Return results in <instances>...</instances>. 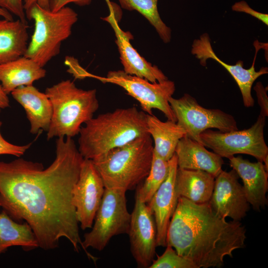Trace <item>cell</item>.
Returning <instances> with one entry per match:
<instances>
[{
	"instance_id": "5b68a950",
	"label": "cell",
	"mask_w": 268,
	"mask_h": 268,
	"mask_svg": "<svg viewBox=\"0 0 268 268\" xmlns=\"http://www.w3.org/2000/svg\"><path fill=\"white\" fill-rule=\"evenodd\" d=\"M45 93L53 109L48 140L78 134L82 125L93 117L99 106L96 89L79 88L69 79L47 87Z\"/></svg>"
},
{
	"instance_id": "44dd1931",
	"label": "cell",
	"mask_w": 268,
	"mask_h": 268,
	"mask_svg": "<svg viewBox=\"0 0 268 268\" xmlns=\"http://www.w3.org/2000/svg\"><path fill=\"white\" fill-rule=\"evenodd\" d=\"M215 178L203 170L178 167L175 180L177 195L196 203L208 202L213 192Z\"/></svg>"
},
{
	"instance_id": "1f68e13d",
	"label": "cell",
	"mask_w": 268,
	"mask_h": 268,
	"mask_svg": "<svg viewBox=\"0 0 268 268\" xmlns=\"http://www.w3.org/2000/svg\"><path fill=\"white\" fill-rule=\"evenodd\" d=\"M93 0H49L50 9L56 11L70 3L83 6L90 4Z\"/></svg>"
},
{
	"instance_id": "d590c367",
	"label": "cell",
	"mask_w": 268,
	"mask_h": 268,
	"mask_svg": "<svg viewBox=\"0 0 268 268\" xmlns=\"http://www.w3.org/2000/svg\"><path fill=\"white\" fill-rule=\"evenodd\" d=\"M0 208H1V206H0V212H1V211H0Z\"/></svg>"
},
{
	"instance_id": "603a6c76",
	"label": "cell",
	"mask_w": 268,
	"mask_h": 268,
	"mask_svg": "<svg viewBox=\"0 0 268 268\" xmlns=\"http://www.w3.org/2000/svg\"><path fill=\"white\" fill-rule=\"evenodd\" d=\"M27 26L19 19H0V64L24 56L28 44Z\"/></svg>"
},
{
	"instance_id": "4316f807",
	"label": "cell",
	"mask_w": 268,
	"mask_h": 268,
	"mask_svg": "<svg viewBox=\"0 0 268 268\" xmlns=\"http://www.w3.org/2000/svg\"><path fill=\"white\" fill-rule=\"evenodd\" d=\"M149 268H197L190 260L179 255L174 248L166 245L162 255L153 261Z\"/></svg>"
},
{
	"instance_id": "ffe728a7",
	"label": "cell",
	"mask_w": 268,
	"mask_h": 268,
	"mask_svg": "<svg viewBox=\"0 0 268 268\" xmlns=\"http://www.w3.org/2000/svg\"><path fill=\"white\" fill-rule=\"evenodd\" d=\"M46 75L43 67L24 56L0 64V82L7 95L19 87L32 85Z\"/></svg>"
},
{
	"instance_id": "e575fe53",
	"label": "cell",
	"mask_w": 268,
	"mask_h": 268,
	"mask_svg": "<svg viewBox=\"0 0 268 268\" xmlns=\"http://www.w3.org/2000/svg\"><path fill=\"white\" fill-rule=\"evenodd\" d=\"M0 18L13 20L12 15L7 10L0 7Z\"/></svg>"
},
{
	"instance_id": "277c9868",
	"label": "cell",
	"mask_w": 268,
	"mask_h": 268,
	"mask_svg": "<svg viewBox=\"0 0 268 268\" xmlns=\"http://www.w3.org/2000/svg\"><path fill=\"white\" fill-rule=\"evenodd\" d=\"M153 145L148 133L92 160L105 188L133 190L148 175Z\"/></svg>"
},
{
	"instance_id": "7c38bea8",
	"label": "cell",
	"mask_w": 268,
	"mask_h": 268,
	"mask_svg": "<svg viewBox=\"0 0 268 268\" xmlns=\"http://www.w3.org/2000/svg\"><path fill=\"white\" fill-rule=\"evenodd\" d=\"M131 214L129 236L131 253L137 267L149 268L154 260L156 245V227L147 203L135 196Z\"/></svg>"
},
{
	"instance_id": "83f0119b",
	"label": "cell",
	"mask_w": 268,
	"mask_h": 268,
	"mask_svg": "<svg viewBox=\"0 0 268 268\" xmlns=\"http://www.w3.org/2000/svg\"><path fill=\"white\" fill-rule=\"evenodd\" d=\"M2 122L0 121V129ZM31 143L24 145L13 144L2 137L0 131V155L8 154L20 157L31 146Z\"/></svg>"
},
{
	"instance_id": "ac0fdd59",
	"label": "cell",
	"mask_w": 268,
	"mask_h": 268,
	"mask_svg": "<svg viewBox=\"0 0 268 268\" xmlns=\"http://www.w3.org/2000/svg\"><path fill=\"white\" fill-rule=\"evenodd\" d=\"M13 98L24 109L30 122V132L37 134L40 130L47 132L52 119V103L45 93L32 85L19 87L11 92Z\"/></svg>"
},
{
	"instance_id": "8fae6325",
	"label": "cell",
	"mask_w": 268,
	"mask_h": 268,
	"mask_svg": "<svg viewBox=\"0 0 268 268\" xmlns=\"http://www.w3.org/2000/svg\"><path fill=\"white\" fill-rule=\"evenodd\" d=\"M102 178L91 159H83L72 190V203L82 230L91 228L105 191Z\"/></svg>"
},
{
	"instance_id": "d6a6232c",
	"label": "cell",
	"mask_w": 268,
	"mask_h": 268,
	"mask_svg": "<svg viewBox=\"0 0 268 268\" xmlns=\"http://www.w3.org/2000/svg\"><path fill=\"white\" fill-rule=\"evenodd\" d=\"M25 11L27 10L34 4H37L41 7L50 9L49 0H23Z\"/></svg>"
},
{
	"instance_id": "f1b7e54d",
	"label": "cell",
	"mask_w": 268,
	"mask_h": 268,
	"mask_svg": "<svg viewBox=\"0 0 268 268\" xmlns=\"http://www.w3.org/2000/svg\"><path fill=\"white\" fill-rule=\"evenodd\" d=\"M0 7L14 15L21 21L27 22L23 0H0Z\"/></svg>"
},
{
	"instance_id": "52a82bcc",
	"label": "cell",
	"mask_w": 268,
	"mask_h": 268,
	"mask_svg": "<svg viewBox=\"0 0 268 268\" xmlns=\"http://www.w3.org/2000/svg\"><path fill=\"white\" fill-rule=\"evenodd\" d=\"M126 193L122 189H105L92 229L84 235L82 248L94 263L98 258L89 253L87 248L102 251L113 237L129 233L131 214L127 209Z\"/></svg>"
},
{
	"instance_id": "9a60e30c",
	"label": "cell",
	"mask_w": 268,
	"mask_h": 268,
	"mask_svg": "<svg viewBox=\"0 0 268 268\" xmlns=\"http://www.w3.org/2000/svg\"><path fill=\"white\" fill-rule=\"evenodd\" d=\"M191 53L200 60L202 66L206 65V60L212 59L224 67L236 82L241 91L243 104L246 107H252L255 102L251 89L254 81L260 76L268 73L267 67H262L256 71L255 60L250 68L243 67V62L238 61L234 65L226 64L218 58L214 52L211 44L210 38L207 33L201 34L199 38L195 39L192 46Z\"/></svg>"
},
{
	"instance_id": "4fadbf2b",
	"label": "cell",
	"mask_w": 268,
	"mask_h": 268,
	"mask_svg": "<svg viewBox=\"0 0 268 268\" xmlns=\"http://www.w3.org/2000/svg\"><path fill=\"white\" fill-rule=\"evenodd\" d=\"M238 178L233 169L229 172L222 170L215 178L213 192L208 202L216 213L234 221H240L244 218L250 208Z\"/></svg>"
},
{
	"instance_id": "7402d4cb",
	"label": "cell",
	"mask_w": 268,
	"mask_h": 268,
	"mask_svg": "<svg viewBox=\"0 0 268 268\" xmlns=\"http://www.w3.org/2000/svg\"><path fill=\"white\" fill-rule=\"evenodd\" d=\"M146 122L147 132L154 141V152L168 161L175 153L179 141L186 135L185 131L177 122H163L153 114H146Z\"/></svg>"
},
{
	"instance_id": "d4e9b609",
	"label": "cell",
	"mask_w": 268,
	"mask_h": 268,
	"mask_svg": "<svg viewBox=\"0 0 268 268\" xmlns=\"http://www.w3.org/2000/svg\"><path fill=\"white\" fill-rule=\"evenodd\" d=\"M126 10H136L142 15L154 27L165 43L170 42L171 30L161 19L157 7L158 0H118Z\"/></svg>"
},
{
	"instance_id": "8d00e7d4",
	"label": "cell",
	"mask_w": 268,
	"mask_h": 268,
	"mask_svg": "<svg viewBox=\"0 0 268 268\" xmlns=\"http://www.w3.org/2000/svg\"></svg>"
},
{
	"instance_id": "cb8c5ba5",
	"label": "cell",
	"mask_w": 268,
	"mask_h": 268,
	"mask_svg": "<svg viewBox=\"0 0 268 268\" xmlns=\"http://www.w3.org/2000/svg\"><path fill=\"white\" fill-rule=\"evenodd\" d=\"M13 246H20L25 251L39 247L36 237L28 223L14 220L2 210L0 213V254Z\"/></svg>"
},
{
	"instance_id": "3957f363",
	"label": "cell",
	"mask_w": 268,
	"mask_h": 268,
	"mask_svg": "<svg viewBox=\"0 0 268 268\" xmlns=\"http://www.w3.org/2000/svg\"><path fill=\"white\" fill-rule=\"evenodd\" d=\"M146 117L133 106L93 117L80 130L79 152L83 158L92 160L148 133Z\"/></svg>"
},
{
	"instance_id": "4dcf8cb0",
	"label": "cell",
	"mask_w": 268,
	"mask_h": 268,
	"mask_svg": "<svg viewBox=\"0 0 268 268\" xmlns=\"http://www.w3.org/2000/svg\"><path fill=\"white\" fill-rule=\"evenodd\" d=\"M254 89L256 91L258 103L261 108L260 115L266 117L268 116V97L267 89L261 82H258L255 84Z\"/></svg>"
},
{
	"instance_id": "836d02e7",
	"label": "cell",
	"mask_w": 268,
	"mask_h": 268,
	"mask_svg": "<svg viewBox=\"0 0 268 268\" xmlns=\"http://www.w3.org/2000/svg\"><path fill=\"white\" fill-rule=\"evenodd\" d=\"M9 106V100L7 94L4 91L0 82V109Z\"/></svg>"
},
{
	"instance_id": "ba28073f",
	"label": "cell",
	"mask_w": 268,
	"mask_h": 268,
	"mask_svg": "<svg viewBox=\"0 0 268 268\" xmlns=\"http://www.w3.org/2000/svg\"><path fill=\"white\" fill-rule=\"evenodd\" d=\"M266 117L260 114L250 128L243 130L221 132L207 129L200 135L202 144L221 157L229 158L245 154L263 162L268 171V147L264 136Z\"/></svg>"
},
{
	"instance_id": "f546056e",
	"label": "cell",
	"mask_w": 268,
	"mask_h": 268,
	"mask_svg": "<svg viewBox=\"0 0 268 268\" xmlns=\"http://www.w3.org/2000/svg\"><path fill=\"white\" fill-rule=\"evenodd\" d=\"M232 9L233 11L247 13L257 18L266 25H268V14L253 9L245 1L242 0L235 2L232 6Z\"/></svg>"
},
{
	"instance_id": "2e32d148",
	"label": "cell",
	"mask_w": 268,
	"mask_h": 268,
	"mask_svg": "<svg viewBox=\"0 0 268 268\" xmlns=\"http://www.w3.org/2000/svg\"><path fill=\"white\" fill-rule=\"evenodd\" d=\"M168 161L169 171L166 179L147 203L155 222L157 247H166L167 245L168 228L179 198L175 189L176 175L178 169L176 154Z\"/></svg>"
},
{
	"instance_id": "d6986e66",
	"label": "cell",
	"mask_w": 268,
	"mask_h": 268,
	"mask_svg": "<svg viewBox=\"0 0 268 268\" xmlns=\"http://www.w3.org/2000/svg\"><path fill=\"white\" fill-rule=\"evenodd\" d=\"M175 154L179 168L203 170L215 177L222 171V157L207 150L204 146L186 135L179 141Z\"/></svg>"
},
{
	"instance_id": "6da1fadb",
	"label": "cell",
	"mask_w": 268,
	"mask_h": 268,
	"mask_svg": "<svg viewBox=\"0 0 268 268\" xmlns=\"http://www.w3.org/2000/svg\"><path fill=\"white\" fill-rule=\"evenodd\" d=\"M56 148L46 169L22 158L0 161V206L14 220L28 223L41 249H55L65 238L78 252L82 240L72 192L84 158L71 137H58Z\"/></svg>"
},
{
	"instance_id": "e0dca14e",
	"label": "cell",
	"mask_w": 268,
	"mask_h": 268,
	"mask_svg": "<svg viewBox=\"0 0 268 268\" xmlns=\"http://www.w3.org/2000/svg\"><path fill=\"white\" fill-rule=\"evenodd\" d=\"M231 167L243 182L244 193L253 209L260 211L268 204V173L263 162H252L241 156L229 158Z\"/></svg>"
},
{
	"instance_id": "9c48e42d",
	"label": "cell",
	"mask_w": 268,
	"mask_h": 268,
	"mask_svg": "<svg viewBox=\"0 0 268 268\" xmlns=\"http://www.w3.org/2000/svg\"><path fill=\"white\" fill-rule=\"evenodd\" d=\"M103 83H110L123 88L128 94L140 104L142 111L152 115V109L161 111L168 120L177 122L169 99L175 91L174 81L167 79L161 82H151L146 79L129 74L124 70L110 71L106 77L92 74Z\"/></svg>"
},
{
	"instance_id": "5bb4252c",
	"label": "cell",
	"mask_w": 268,
	"mask_h": 268,
	"mask_svg": "<svg viewBox=\"0 0 268 268\" xmlns=\"http://www.w3.org/2000/svg\"><path fill=\"white\" fill-rule=\"evenodd\" d=\"M106 0L110 12L109 15L102 19L109 23L115 32V42L120 53L123 70L129 74L146 79L151 82H161L168 79L161 70L147 62L133 47L130 42L131 34L121 28L116 16L114 6L109 0Z\"/></svg>"
},
{
	"instance_id": "484cf974",
	"label": "cell",
	"mask_w": 268,
	"mask_h": 268,
	"mask_svg": "<svg viewBox=\"0 0 268 268\" xmlns=\"http://www.w3.org/2000/svg\"><path fill=\"white\" fill-rule=\"evenodd\" d=\"M168 171L169 161L162 159L153 151L150 171L143 183L138 188L135 196L148 203L166 179Z\"/></svg>"
},
{
	"instance_id": "7a4b0ae2",
	"label": "cell",
	"mask_w": 268,
	"mask_h": 268,
	"mask_svg": "<svg viewBox=\"0 0 268 268\" xmlns=\"http://www.w3.org/2000/svg\"><path fill=\"white\" fill-rule=\"evenodd\" d=\"M246 230L240 221H227L208 202L179 197L167 232V245L197 268H220L226 256L245 247Z\"/></svg>"
},
{
	"instance_id": "30bf717a",
	"label": "cell",
	"mask_w": 268,
	"mask_h": 268,
	"mask_svg": "<svg viewBox=\"0 0 268 268\" xmlns=\"http://www.w3.org/2000/svg\"><path fill=\"white\" fill-rule=\"evenodd\" d=\"M169 102L177 123L184 129L186 136L201 144L200 134L207 129L224 133L238 130L233 116L220 109L205 108L188 93L178 99L171 97Z\"/></svg>"
},
{
	"instance_id": "8992f818",
	"label": "cell",
	"mask_w": 268,
	"mask_h": 268,
	"mask_svg": "<svg viewBox=\"0 0 268 268\" xmlns=\"http://www.w3.org/2000/svg\"><path fill=\"white\" fill-rule=\"evenodd\" d=\"M26 18L34 22V30L24 56L44 67L60 51L62 43L71 34L78 14L65 6L56 11L34 4L25 11Z\"/></svg>"
}]
</instances>
